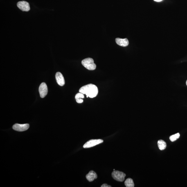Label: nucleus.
<instances>
[{
  "instance_id": "nucleus-14",
  "label": "nucleus",
  "mask_w": 187,
  "mask_h": 187,
  "mask_svg": "<svg viewBox=\"0 0 187 187\" xmlns=\"http://www.w3.org/2000/svg\"><path fill=\"white\" fill-rule=\"evenodd\" d=\"M180 137V134L179 133L177 134L171 136L170 137V139L171 141L174 142L176 141Z\"/></svg>"
},
{
  "instance_id": "nucleus-11",
  "label": "nucleus",
  "mask_w": 187,
  "mask_h": 187,
  "mask_svg": "<svg viewBox=\"0 0 187 187\" xmlns=\"http://www.w3.org/2000/svg\"><path fill=\"white\" fill-rule=\"evenodd\" d=\"M83 94L80 92L75 95V98L77 103H82L83 102V100L82 99L84 98Z\"/></svg>"
},
{
  "instance_id": "nucleus-3",
  "label": "nucleus",
  "mask_w": 187,
  "mask_h": 187,
  "mask_svg": "<svg viewBox=\"0 0 187 187\" xmlns=\"http://www.w3.org/2000/svg\"><path fill=\"white\" fill-rule=\"evenodd\" d=\"M112 177L116 180L122 182L125 180L126 174L124 172L118 170H114L112 172Z\"/></svg>"
},
{
  "instance_id": "nucleus-15",
  "label": "nucleus",
  "mask_w": 187,
  "mask_h": 187,
  "mask_svg": "<svg viewBox=\"0 0 187 187\" xmlns=\"http://www.w3.org/2000/svg\"><path fill=\"white\" fill-rule=\"evenodd\" d=\"M101 187H111V186H109V185H108L107 184H104L103 185H102V186H101Z\"/></svg>"
},
{
  "instance_id": "nucleus-10",
  "label": "nucleus",
  "mask_w": 187,
  "mask_h": 187,
  "mask_svg": "<svg viewBox=\"0 0 187 187\" xmlns=\"http://www.w3.org/2000/svg\"><path fill=\"white\" fill-rule=\"evenodd\" d=\"M97 177H98V176L96 172L93 170L90 171L86 175V179L90 182L93 181L95 179H96Z\"/></svg>"
},
{
  "instance_id": "nucleus-6",
  "label": "nucleus",
  "mask_w": 187,
  "mask_h": 187,
  "mask_svg": "<svg viewBox=\"0 0 187 187\" xmlns=\"http://www.w3.org/2000/svg\"><path fill=\"white\" fill-rule=\"evenodd\" d=\"M17 6L23 11L28 12L30 9L29 4L28 2L25 1L19 2L17 3Z\"/></svg>"
},
{
  "instance_id": "nucleus-1",
  "label": "nucleus",
  "mask_w": 187,
  "mask_h": 187,
  "mask_svg": "<svg viewBox=\"0 0 187 187\" xmlns=\"http://www.w3.org/2000/svg\"><path fill=\"white\" fill-rule=\"evenodd\" d=\"M79 92L86 94L87 98H93L96 97L98 93V89L96 85L92 84H88L82 86L79 90Z\"/></svg>"
},
{
  "instance_id": "nucleus-17",
  "label": "nucleus",
  "mask_w": 187,
  "mask_h": 187,
  "mask_svg": "<svg viewBox=\"0 0 187 187\" xmlns=\"http://www.w3.org/2000/svg\"><path fill=\"white\" fill-rule=\"evenodd\" d=\"M186 84L187 86V80H186Z\"/></svg>"
},
{
  "instance_id": "nucleus-2",
  "label": "nucleus",
  "mask_w": 187,
  "mask_h": 187,
  "mask_svg": "<svg viewBox=\"0 0 187 187\" xmlns=\"http://www.w3.org/2000/svg\"><path fill=\"white\" fill-rule=\"evenodd\" d=\"M82 64L84 67L90 71H93L96 68V64H94L93 59L91 58L84 59L82 61Z\"/></svg>"
},
{
  "instance_id": "nucleus-8",
  "label": "nucleus",
  "mask_w": 187,
  "mask_h": 187,
  "mask_svg": "<svg viewBox=\"0 0 187 187\" xmlns=\"http://www.w3.org/2000/svg\"><path fill=\"white\" fill-rule=\"evenodd\" d=\"M55 77L57 83L59 85L63 86L65 84V80L62 73L59 72L57 73Z\"/></svg>"
},
{
  "instance_id": "nucleus-7",
  "label": "nucleus",
  "mask_w": 187,
  "mask_h": 187,
  "mask_svg": "<svg viewBox=\"0 0 187 187\" xmlns=\"http://www.w3.org/2000/svg\"><path fill=\"white\" fill-rule=\"evenodd\" d=\"M39 91L41 98H44L48 94V89L45 83L42 82L41 84L39 86Z\"/></svg>"
},
{
  "instance_id": "nucleus-16",
  "label": "nucleus",
  "mask_w": 187,
  "mask_h": 187,
  "mask_svg": "<svg viewBox=\"0 0 187 187\" xmlns=\"http://www.w3.org/2000/svg\"><path fill=\"white\" fill-rule=\"evenodd\" d=\"M154 1L156 2H160L163 1V0H154Z\"/></svg>"
},
{
  "instance_id": "nucleus-9",
  "label": "nucleus",
  "mask_w": 187,
  "mask_h": 187,
  "mask_svg": "<svg viewBox=\"0 0 187 187\" xmlns=\"http://www.w3.org/2000/svg\"><path fill=\"white\" fill-rule=\"evenodd\" d=\"M116 44L122 46H127L128 45L129 42L127 39H121L117 38L116 39Z\"/></svg>"
},
{
  "instance_id": "nucleus-12",
  "label": "nucleus",
  "mask_w": 187,
  "mask_h": 187,
  "mask_svg": "<svg viewBox=\"0 0 187 187\" xmlns=\"http://www.w3.org/2000/svg\"><path fill=\"white\" fill-rule=\"evenodd\" d=\"M158 147L160 150H163L166 149L167 145L166 142L163 140H159L157 143Z\"/></svg>"
},
{
  "instance_id": "nucleus-5",
  "label": "nucleus",
  "mask_w": 187,
  "mask_h": 187,
  "mask_svg": "<svg viewBox=\"0 0 187 187\" xmlns=\"http://www.w3.org/2000/svg\"><path fill=\"white\" fill-rule=\"evenodd\" d=\"M29 127V125L28 124H15L12 127L14 130L22 132L27 130Z\"/></svg>"
},
{
  "instance_id": "nucleus-18",
  "label": "nucleus",
  "mask_w": 187,
  "mask_h": 187,
  "mask_svg": "<svg viewBox=\"0 0 187 187\" xmlns=\"http://www.w3.org/2000/svg\"><path fill=\"white\" fill-rule=\"evenodd\" d=\"M114 170V171L115 170V169H114V170Z\"/></svg>"
},
{
  "instance_id": "nucleus-13",
  "label": "nucleus",
  "mask_w": 187,
  "mask_h": 187,
  "mask_svg": "<svg viewBox=\"0 0 187 187\" xmlns=\"http://www.w3.org/2000/svg\"><path fill=\"white\" fill-rule=\"evenodd\" d=\"M125 184L127 187H134V181L131 178H128L126 180Z\"/></svg>"
},
{
  "instance_id": "nucleus-4",
  "label": "nucleus",
  "mask_w": 187,
  "mask_h": 187,
  "mask_svg": "<svg viewBox=\"0 0 187 187\" xmlns=\"http://www.w3.org/2000/svg\"><path fill=\"white\" fill-rule=\"evenodd\" d=\"M103 142V140L100 139L91 140L84 144L83 145V148H91L102 143Z\"/></svg>"
}]
</instances>
